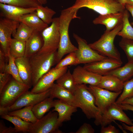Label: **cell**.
Masks as SVG:
<instances>
[{"label": "cell", "instance_id": "cell-1", "mask_svg": "<svg viewBox=\"0 0 133 133\" xmlns=\"http://www.w3.org/2000/svg\"><path fill=\"white\" fill-rule=\"evenodd\" d=\"M78 10L71 7L62 10L59 17V29L60 38L57 51L56 61L58 63L65 55L74 52L78 48L74 45L70 39L69 28L72 20L79 18L77 13Z\"/></svg>", "mask_w": 133, "mask_h": 133}, {"label": "cell", "instance_id": "cell-2", "mask_svg": "<svg viewBox=\"0 0 133 133\" xmlns=\"http://www.w3.org/2000/svg\"><path fill=\"white\" fill-rule=\"evenodd\" d=\"M78 108L88 119L94 118L95 124L100 125L102 114L95 104V98L85 84L76 85L74 93Z\"/></svg>", "mask_w": 133, "mask_h": 133}, {"label": "cell", "instance_id": "cell-3", "mask_svg": "<svg viewBox=\"0 0 133 133\" xmlns=\"http://www.w3.org/2000/svg\"><path fill=\"white\" fill-rule=\"evenodd\" d=\"M122 22L113 30L105 31L97 41L88 44L93 49L107 57L121 61L120 54L115 47L114 41L115 37L121 29Z\"/></svg>", "mask_w": 133, "mask_h": 133}, {"label": "cell", "instance_id": "cell-4", "mask_svg": "<svg viewBox=\"0 0 133 133\" xmlns=\"http://www.w3.org/2000/svg\"><path fill=\"white\" fill-rule=\"evenodd\" d=\"M57 51L38 54L29 58L32 73V86L48 72L56 62Z\"/></svg>", "mask_w": 133, "mask_h": 133}, {"label": "cell", "instance_id": "cell-5", "mask_svg": "<svg viewBox=\"0 0 133 133\" xmlns=\"http://www.w3.org/2000/svg\"><path fill=\"white\" fill-rule=\"evenodd\" d=\"M71 7L78 10L83 8L91 9L100 15L123 12L125 9L115 0H75Z\"/></svg>", "mask_w": 133, "mask_h": 133}, {"label": "cell", "instance_id": "cell-6", "mask_svg": "<svg viewBox=\"0 0 133 133\" xmlns=\"http://www.w3.org/2000/svg\"><path fill=\"white\" fill-rule=\"evenodd\" d=\"M30 88L28 86L17 82L13 78L10 79L0 92V109L11 105Z\"/></svg>", "mask_w": 133, "mask_h": 133}, {"label": "cell", "instance_id": "cell-7", "mask_svg": "<svg viewBox=\"0 0 133 133\" xmlns=\"http://www.w3.org/2000/svg\"><path fill=\"white\" fill-rule=\"evenodd\" d=\"M59 23V17L53 18L50 25L41 32L43 44L37 53H45L57 51L60 38Z\"/></svg>", "mask_w": 133, "mask_h": 133}, {"label": "cell", "instance_id": "cell-8", "mask_svg": "<svg viewBox=\"0 0 133 133\" xmlns=\"http://www.w3.org/2000/svg\"><path fill=\"white\" fill-rule=\"evenodd\" d=\"M58 114L56 111H50L47 115L38 119L30 126V133H61L58 119Z\"/></svg>", "mask_w": 133, "mask_h": 133}, {"label": "cell", "instance_id": "cell-9", "mask_svg": "<svg viewBox=\"0 0 133 133\" xmlns=\"http://www.w3.org/2000/svg\"><path fill=\"white\" fill-rule=\"evenodd\" d=\"M50 89L40 93H33L28 90L22 95L11 105L0 109V116L26 106L34 105L50 96Z\"/></svg>", "mask_w": 133, "mask_h": 133}, {"label": "cell", "instance_id": "cell-10", "mask_svg": "<svg viewBox=\"0 0 133 133\" xmlns=\"http://www.w3.org/2000/svg\"><path fill=\"white\" fill-rule=\"evenodd\" d=\"M73 35L78 45L77 50L74 52L78 60V64L88 63L107 57L92 49L85 40L77 34L73 33Z\"/></svg>", "mask_w": 133, "mask_h": 133}, {"label": "cell", "instance_id": "cell-11", "mask_svg": "<svg viewBox=\"0 0 133 133\" xmlns=\"http://www.w3.org/2000/svg\"><path fill=\"white\" fill-rule=\"evenodd\" d=\"M88 89L93 95L95 104L102 114L112 104L122 92H112L97 86L90 85Z\"/></svg>", "mask_w": 133, "mask_h": 133}, {"label": "cell", "instance_id": "cell-12", "mask_svg": "<svg viewBox=\"0 0 133 133\" xmlns=\"http://www.w3.org/2000/svg\"><path fill=\"white\" fill-rule=\"evenodd\" d=\"M19 22L2 17L0 19V48L5 56L9 54L11 36L16 30Z\"/></svg>", "mask_w": 133, "mask_h": 133}, {"label": "cell", "instance_id": "cell-13", "mask_svg": "<svg viewBox=\"0 0 133 133\" xmlns=\"http://www.w3.org/2000/svg\"><path fill=\"white\" fill-rule=\"evenodd\" d=\"M67 68L66 66L59 69L53 68L50 69L39 79L31 91L38 93L49 90L54 83V81L67 71Z\"/></svg>", "mask_w": 133, "mask_h": 133}, {"label": "cell", "instance_id": "cell-14", "mask_svg": "<svg viewBox=\"0 0 133 133\" xmlns=\"http://www.w3.org/2000/svg\"><path fill=\"white\" fill-rule=\"evenodd\" d=\"M123 110L115 102L112 104L102 115L101 127L106 126L115 120L119 121L129 125H132V120Z\"/></svg>", "mask_w": 133, "mask_h": 133}, {"label": "cell", "instance_id": "cell-15", "mask_svg": "<svg viewBox=\"0 0 133 133\" xmlns=\"http://www.w3.org/2000/svg\"><path fill=\"white\" fill-rule=\"evenodd\" d=\"M122 64L121 61L106 57L101 60L85 64L83 67L89 71L102 76L121 66Z\"/></svg>", "mask_w": 133, "mask_h": 133}, {"label": "cell", "instance_id": "cell-16", "mask_svg": "<svg viewBox=\"0 0 133 133\" xmlns=\"http://www.w3.org/2000/svg\"><path fill=\"white\" fill-rule=\"evenodd\" d=\"M72 74L76 84H87L95 86L99 84L102 76L80 66L74 69Z\"/></svg>", "mask_w": 133, "mask_h": 133}, {"label": "cell", "instance_id": "cell-17", "mask_svg": "<svg viewBox=\"0 0 133 133\" xmlns=\"http://www.w3.org/2000/svg\"><path fill=\"white\" fill-rule=\"evenodd\" d=\"M123 12L100 15L93 21L95 25L102 24L105 26L106 31H111L122 22Z\"/></svg>", "mask_w": 133, "mask_h": 133}, {"label": "cell", "instance_id": "cell-18", "mask_svg": "<svg viewBox=\"0 0 133 133\" xmlns=\"http://www.w3.org/2000/svg\"><path fill=\"white\" fill-rule=\"evenodd\" d=\"M36 8H24L0 3L1 16L18 21L21 17L35 11Z\"/></svg>", "mask_w": 133, "mask_h": 133}, {"label": "cell", "instance_id": "cell-19", "mask_svg": "<svg viewBox=\"0 0 133 133\" xmlns=\"http://www.w3.org/2000/svg\"><path fill=\"white\" fill-rule=\"evenodd\" d=\"M19 74L23 83L30 88L32 86V73L29 58L25 56L15 59Z\"/></svg>", "mask_w": 133, "mask_h": 133}, {"label": "cell", "instance_id": "cell-20", "mask_svg": "<svg viewBox=\"0 0 133 133\" xmlns=\"http://www.w3.org/2000/svg\"><path fill=\"white\" fill-rule=\"evenodd\" d=\"M50 97L56 98L70 105L78 107L73 94L57 83H54L50 88Z\"/></svg>", "mask_w": 133, "mask_h": 133}, {"label": "cell", "instance_id": "cell-21", "mask_svg": "<svg viewBox=\"0 0 133 133\" xmlns=\"http://www.w3.org/2000/svg\"><path fill=\"white\" fill-rule=\"evenodd\" d=\"M43 43L41 32L34 31L26 42L24 56L29 58L37 54L42 47Z\"/></svg>", "mask_w": 133, "mask_h": 133}, {"label": "cell", "instance_id": "cell-22", "mask_svg": "<svg viewBox=\"0 0 133 133\" xmlns=\"http://www.w3.org/2000/svg\"><path fill=\"white\" fill-rule=\"evenodd\" d=\"M53 111L58 114V119L60 126L64 121H69L73 114L77 110L78 108L67 104L58 99L54 100Z\"/></svg>", "mask_w": 133, "mask_h": 133}, {"label": "cell", "instance_id": "cell-23", "mask_svg": "<svg viewBox=\"0 0 133 133\" xmlns=\"http://www.w3.org/2000/svg\"><path fill=\"white\" fill-rule=\"evenodd\" d=\"M123 83L116 77L107 74L101 76L97 86L111 91L119 92L122 91Z\"/></svg>", "mask_w": 133, "mask_h": 133}, {"label": "cell", "instance_id": "cell-24", "mask_svg": "<svg viewBox=\"0 0 133 133\" xmlns=\"http://www.w3.org/2000/svg\"><path fill=\"white\" fill-rule=\"evenodd\" d=\"M18 21L24 23L34 31L40 32L49 26L38 17L35 11L21 16Z\"/></svg>", "mask_w": 133, "mask_h": 133}, {"label": "cell", "instance_id": "cell-25", "mask_svg": "<svg viewBox=\"0 0 133 133\" xmlns=\"http://www.w3.org/2000/svg\"><path fill=\"white\" fill-rule=\"evenodd\" d=\"M53 98L49 97L33 105L32 111L36 118L39 119L52 107H53Z\"/></svg>", "mask_w": 133, "mask_h": 133}, {"label": "cell", "instance_id": "cell-26", "mask_svg": "<svg viewBox=\"0 0 133 133\" xmlns=\"http://www.w3.org/2000/svg\"><path fill=\"white\" fill-rule=\"evenodd\" d=\"M107 74L115 76L124 82L133 76V62H128L123 66L114 69Z\"/></svg>", "mask_w": 133, "mask_h": 133}, {"label": "cell", "instance_id": "cell-27", "mask_svg": "<svg viewBox=\"0 0 133 133\" xmlns=\"http://www.w3.org/2000/svg\"><path fill=\"white\" fill-rule=\"evenodd\" d=\"M33 105L24 107L23 108L9 112L6 114L9 116L17 117L22 120L33 123L38 120L32 111Z\"/></svg>", "mask_w": 133, "mask_h": 133}, {"label": "cell", "instance_id": "cell-28", "mask_svg": "<svg viewBox=\"0 0 133 133\" xmlns=\"http://www.w3.org/2000/svg\"><path fill=\"white\" fill-rule=\"evenodd\" d=\"M2 118L12 123L14 125L16 133H28L30 125L32 123L25 121L19 118L10 116L7 114L0 116Z\"/></svg>", "mask_w": 133, "mask_h": 133}, {"label": "cell", "instance_id": "cell-29", "mask_svg": "<svg viewBox=\"0 0 133 133\" xmlns=\"http://www.w3.org/2000/svg\"><path fill=\"white\" fill-rule=\"evenodd\" d=\"M129 15L128 11L125 9L123 12L122 28L117 35L123 38L133 40V27L129 21Z\"/></svg>", "mask_w": 133, "mask_h": 133}, {"label": "cell", "instance_id": "cell-30", "mask_svg": "<svg viewBox=\"0 0 133 133\" xmlns=\"http://www.w3.org/2000/svg\"><path fill=\"white\" fill-rule=\"evenodd\" d=\"M56 81L57 83L74 94L76 84L69 69L59 77Z\"/></svg>", "mask_w": 133, "mask_h": 133}, {"label": "cell", "instance_id": "cell-31", "mask_svg": "<svg viewBox=\"0 0 133 133\" xmlns=\"http://www.w3.org/2000/svg\"><path fill=\"white\" fill-rule=\"evenodd\" d=\"M26 49V42L14 38L11 42L9 54L15 59L24 56Z\"/></svg>", "mask_w": 133, "mask_h": 133}, {"label": "cell", "instance_id": "cell-32", "mask_svg": "<svg viewBox=\"0 0 133 133\" xmlns=\"http://www.w3.org/2000/svg\"><path fill=\"white\" fill-rule=\"evenodd\" d=\"M34 30L24 23L19 22L15 31L12 36L16 39L26 42L32 35Z\"/></svg>", "mask_w": 133, "mask_h": 133}, {"label": "cell", "instance_id": "cell-33", "mask_svg": "<svg viewBox=\"0 0 133 133\" xmlns=\"http://www.w3.org/2000/svg\"><path fill=\"white\" fill-rule=\"evenodd\" d=\"M35 12L38 17L48 25L51 23L52 17L56 13L54 11L48 7H44L41 4L37 8Z\"/></svg>", "mask_w": 133, "mask_h": 133}, {"label": "cell", "instance_id": "cell-34", "mask_svg": "<svg viewBox=\"0 0 133 133\" xmlns=\"http://www.w3.org/2000/svg\"><path fill=\"white\" fill-rule=\"evenodd\" d=\"M0 3L24 8H36L40 4L36 0H0Z\"/></svg>", "mask_w": 133, "mask_h": 133}, {"label": "cell", "instance_id": "cell-35", "mask_svg": "<svg viewBox=\"0 0 133 133\" xmlns=\"http://www.w3.org/2000/svg\"><path fill=\"white\" fill-rule=\"evenodd\" d=\"M8 57V62L4 72L11 75L17 82L24 83L19 76L18 69L15 62V58L9 54Z\"/></svg>", "mask_w": 133, "mask_h": 133}, {"label": "cell", "instance_id": "cell-36", "mask_svg": "<svg viewBox=\"0 0 133 133\" xmlns=\"http://www.w3.org/2000/svg\"><path fill=\"white\" fill-rule=\"evenodd\" d=\"M133 96V78L124 82L122 94L115 102L118 104H120L126 99Z\"/></svg>", "mask_w": 133, "mask_h": 133}, {"label": "cell", "instance_id": "cell-37", "mask_svg": "<svg viewBox=\"0 0 133 133\" xmlns=\"http://www.w3.org/2000/svg\"><path fill=\"white\" fill-rule=\"evenodd\" d=\"M119 45L125 53L128 62H133V40L122 38Z\"/></svg>", "mask_w": 133, "mask_h": 133}, {"label": "cell", "instance_id": "cell-38", "mask_svg": "<svg viewBox=\"0 0 133 133\" xmlns=\"http://www.w3.org/2000/svg\"><path fill=\"white\" fill-rule=\"evenodd\" d=\"M78 60L75 52L69 54L64 58L61 60L54 67L59 69L68 66L78 65Z\"/></svg>", "mask_w": 133, "mask_h": 133}, {"label": "cell", "instance_id": "cell-39", "mask_svg": "<svg viewBox=\"0 0 133 133\" xmlns=\"http://www.w3.org/2000/svg\"><path fill=\"white\" fill-rule=\"evenodd\" d=\"M10 75L5 72L0 73V92L10 79Z\"/></svg>", "mask_w": 133, "mask_h": 133}, {"label": "cell", "instance_id": "cell-40", "mask_svg": "<svg viewBox=\"0 0 133 133\" xmlns=\"http://www.w3.org/2000/svg\"><path fill=\"white\" fill-rule=\"evenodd\" d=\"M95 130L89 124L85 123L76 132V133H94Z\"/></svg>", "mask_w": 133, "mask_h": 133}, {"label": "cell", "instance_id": "cell-41", "mask_svg": "<svg viewBox=\"0 0 133 133\" xmlns=\"http://www.w3.org/2000/svg\"><path fill=\"white\" fill-rule=\"evenodd\" d=\"M6 57L1 50L0 49V73L4 72L6 66L8 64L6 62Z\"/></svg>", "mask_w": 133, "mask_h": 133}, {"label": "cell", "instance_id": "cell-42", "mask_svg": "<svg viewBox=\"0 0 133 133\" xmlns=\"http://www.w3.org/2000/svg\"><path fill=\"white\" fill-rule=\"evenodd\" d=\"M101 133H119V130L117 129L114 126L110 124L107 127L102 126L100 130Z\"/></svg>", "mask_w": 133, "mask_h": 133}, {"label": "cell", "instance_id": "cell-43", "mask_svg": "<svg viewBox=\"0 0 133 133\" xmlns=\"http://www.w3.org/2000/svg\"><path fill=\"white\" fill-rule=\"evenodd\" d=\"M0 133H17L14 127H9L6 126L1 121L0 122Z\"/></svg>", "mask_w": 133, "mask_h": 133}, {"label": "cell", "instance_id": "cell-44", "mask_svg": "<svg viewBox=\"0 0 133 133\" xmlns=\"http://www.w3.org/2000/svg\"><path fill=\"white\" fill-rule=\"evenodd\" d=\"M118 104L123 110H129L133 111V106L132 105L127 104Z\"/></svg>", "mask_w": 133, "mask_h": 133}, {"label": "cell", "instance_id": "cell-45", "mask_svg": "<svg viewBox=\"0 0 133 133\" xmlns=\"http://www.w3.org/2000/svg\"><path fill=\"white\" fill-rule=\"evenodd\" d=\"M128 104L133 106V96L124 100L121 104Z\"/></svg>", "mask_w": 133, "mask_h": 133}, {"label": "cell", "instance_id": "cell-46", "mask_svg": "<svg viewBox=\"0 0 133 133\" xmlns=\"http://www.w3.org/2000/svg\"><path fill=\"white\" fill-rule=\"evenodd\" d=\"M125 8L130 13L132 16L133 21L131 23V24L133 26V6L126 4L125 6Z\"/></svg>", "mask_w": 133, "mask_h": 133}, {"label": "cell", "instance_id": "cell-47", "mask_svg": "<svg viewBox=\"0 0 133 133\" xmlns=\"http://www.w3.org/2000/svg\"><path fill=\"white\" fill-rule=\"evenodd\" d=\"M122 126L124 129L133 133V124L130 126H128L125 123H122Z\"/></svg>", "mask_w": 133, "mask_h": 133}, {"label": "cell", "instance_id": "cell-48", "mask_svg": "<svg viewBox=\"0 0 133 133\" xmlns=\"http://www.w3.org/2000/svg\"><path fill=\"white\" fill-rule=\"evenodd\" d=\"M121 4L125 9V6L126 4L127 0H115Z\"/></svg>", "mask_w": 133, "mask_h": 133}, {"label": "cell", "instance_id": "cell-49", "mask_svg": "<svg viewBox=\"0 0 133 133\" xmlns=\"http://www.w3.org/2000/svg\"><path fill=\"white\" fill-rule=\"evenodd\" d=\"M40 4L43 5L47 3V0H36Z\"/></svg>", "mask_w": 133, "mask_h": 133}, {"label": "cell", "instance_id": "cell-50", "mask_svg": "<svg viewBox=\"0 0 133 133\" xmlns=\"http://www.w3.org/2000/svg\"><path fill=\"white\" fill-rule=\"evenodd\" d=\"M113 122H115L116 124H117V125L119 127L120 129H121L122 130V131L123 132V133H127V132H126V131L123 128L122 126L121 125L116 123V122L115 121H114Z\"/></svg>", "mask_w": 133, "mask_h": 133}, {"label": "cell", "instance_id": "cell-51", "mask_svg": "<svg viewBox=\"0 0 133 133\" xmlns=\"http://www.w3.org/2000/svg\"><path fill=\"white\" fill-rule=\"evenodd\" d=\"M126 4L133 6V0H127Z\"/></svg>", "mask_w": 133, "mask_h": 133}]
</instances>
